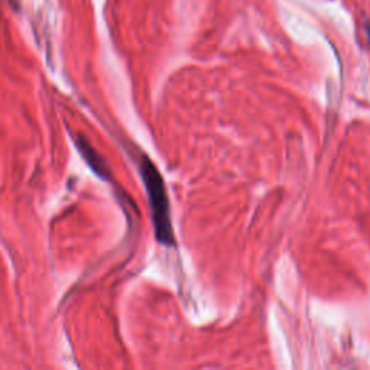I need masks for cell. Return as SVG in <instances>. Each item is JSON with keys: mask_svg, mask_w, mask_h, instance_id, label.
<instances>
[{"mask_svg": "<svg viewBox=\"0 0 370 370\" xmlns=\"http://www.w3.org/2000/svg\"><path fill=\"white\" fill-rule=\"evenodd\" d=\"M139 168L149 198L155 236L158 242L162 245H174L175 239H174L173 223H171L169 202H168L165 183L159 174V171L148 156H142L139 162Z\"/></svg>", "mask_w": 370, "mask_h": 370, "instance_id": "1", "label": "cell"}, {"mask_svg": "<svg viewBox=\"0 0 370 370\" xmlns=\"http://www.w3.org/2000/svg\"><path fill=\"white\" fill-rule=\"evenodd\" d=\"M77 147H78V149H80V154H82V156L85 158V161H87V162L92 165V168L94 169V173H96L97 175H101L103 178H106L107 174H109V171H107V168H106V164H104V162L101 161V158L97 155L96 149L89 144L87 140H85V137L80 136V137L77 139Z\"/></svg>", "mask_w": 370, "mask_h": 370, "instance_id": "2", "label": "cell"}, {"mask_svg": "<svg viewBox=\"0 0 370 370\" xmlns=\"http://www.w3.org/2000/svg\"><path fill=\"white\" fill-rule=\"evenodd\" d=\"M364 31H366L367 41H369V44H370V20H366V25H364Z\"/></svg>", "mask_w": 370, "mask_h": 370, "instance_id": "3", "label": "cell"}]
</instances>
